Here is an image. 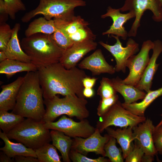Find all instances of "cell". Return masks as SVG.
<instances>
[{"instance_id":"74e56055","label":"cell","mask_w":162,"mask_h":162,"mask_svg":"<svg viewBox=\"0 0 162 162\" xmlns=\"http://www.w3.org/2000/svg\"><path fill=\"white\" fill-rule=\"evenodd\" d=\"M98 78L95 77L91 78L88 76L84 77L82 80V82L84 88H93Z\"/></svg>"},{"instance_id":"e575fe53","label":"cell","mask_w":162,"mask_h":162,"mask_svg":"<svg viewBox=\"0 0 162 162\" xmlns=\"http://www.w3.org/2000/svg\"><path fill=\"white\" fill-rule=\"evenodd\" d=\"M69 156L71 160L73 162H110L108 158L104 156L96 158H90L72 149L70 151Z\"/></svg>"},{"instance_id":"5bb4252c","label":"cell","mask_w":162,"mask_h":162,"mask_svg":"<svg viewBox=\"0 0 162 162\" xmlns=\"http://www.w3.org/2000/svg\"><path fill=\"white\" fill-rule=\"evenodd\" d=\"M154 128L152 121L148 118L133 127L134 140L142 149L145 155L153 157L158 154L153 137Z\"/></svg>"},{"instance_id":"f546056e","label":"cell","mask_w":162,"mask_h":162,"mask_svg":"<svg viewBox=\"0 0 162 162\" xmlns=\"http://www.w3.org/2000/svg\"><path fill=\"white\" fill-rule=\"evenodd\" d=\"M0 8L6 9L10 18L13 20L15 19L18 12L26 10L22 0H0Z\"/></svg>"},{"instance_id":"ab89813d","label":"cell","mask_w":162,"mask_h":162,"mask_svg":"<svg viewBox=\"0 0 162 162\" xmlns=\"http://www.w3.org/2000/svg\"><path fill=\"white\" fill-rule=\"evenodd\" d=\"M83 94L85 98H90L94 94V92L92 88H84L83 91Z\"/></svg>"},{"instance_id":"cb8c5ba5","label":"cell","mask_w":162,"mask_h":162,"mask_svg":"<svg viewBox=\"0 0 162 162\" xmlns=\"http://www.w3.org/2000/svg\"><path fill=\"white\" fill-rule=\"evenodd\" d=\"M146 93L141 102L130 104L124 103H122V105L134 114L140 116H145V112L146 109L156 98L162 95V87L156 90H151Z\"/></svg>"},{"instance_id":"f35d334b","label":"cell","mask_w":162,"mask_h":162,"mask_svg":"<svg viewBox=\"0 0 162 162\" xmlns=\"http://www.w3.org/2000/svg\"><path fill=\"white\" fill-rule=\"evenodd\" d=\"M14 158L16 162H39L37 158L32 156H17Z\"/></svg>"},{"instance_id":"ac0fdd59","label":"cell","mask_w":162,"mask_h":162,"mask_svg":"<svg viewBox=\"0 0 162 162\" xmlns=\"http://www.w3.org/2000/svg\"><path fill=\"white\" fill-rule=\"evenodd\" d=\"M24 79V77L20 76L12 82L1 86L2 90L0 93V110L8 111L13 109Z\"/></svg>"},{"instance_id":"d6a6232c","label":"cell","mask_w":162,"mask_h":162,"mask_svg":"<svg viewBox=\"0 0 162 162\" xmlns=\"http://www.w3.org/2000/svg\"><path fill=\"white\" fill-rule=\"evenodd\" d=\"M119 97L116 94L108 98L101 99L97 108V114L100 117L108 111L118 100Z\"/></svg>"},{"instance_id":"52a82bcc","label":"cell","mask_w":162,"mask_h":162,"mask_svg":"<svg viewBox=\"0 0 162 162\" xmlns=\"http://www.w3.org/2000/svg\"><path fill=\"white\" fill-rule=\"evenodd\" d=\"M146 119L145 116L136 115L125 109L118 100L106 113L99 117L96 128L101 133L110 126L133 127Z\"/></svg>"},{"instance_id":"8d00e7d4","label":"cell","mask_w":162,"mask_h":162,"mask_svg":"<svg viewBox=\"0 0 162 162\" xmlns=\"http://www.w3.org/2000/svg\"><path fill=\"white\" fill-rule=\"evenodd\" d=\"M153 137L154 146L158 153L162 155V124L155 127Z\"/></svg>"},{"instance_id":"9c48e42d","label":"cell","mask_w":162,"mask_h":162,"mask_svg":"<svg viewBox=\"0 0 162 162\" xmlns=\"http://www.w3.org/2000/svg\"><path fill=\"white\" fill-rule=\"evenodd\" d=\"M154 45V42L149 40L144 41L139 52L129 58L126 67L129 68V73L124 79H121L122 82L135 86L137 85L148 63L149 51Z\"/></svg>"},{"instance_id":"ba28073f","label":"cell","mask_w":162,"mask_h":162,"mask_svg":"<svg viewBox=\"0 0 162 162\" xmlns=\"http://www.w3.org/2000/svg\"><path fill=\"white\" fill-rule=\"evenodd\" d=\"M119 9L122 12L129 11L135 14L134 21L128 32L129 37L136 35L142 16L146 10L152 12V18L154 21H162V6L160 0H125L124 5Z\"/></svg>"},{"instance_id":"ee69618b","label":"cell","mask_w":162,"mask_h":162,"mask_svg":"<svg viewBox=\"0 0 162 162\" xmlns=\"http://www.w3.org/2000/svg\"><path fill=\"white\" fill-rule=\"evenodd\" d=\"M161 119L160 122L157 125H160L161 124H162V114L161 115Z\"/></svg>"},{"instance_id":"83f0119b","label":"cell","mask_w":162,"mask_h":162,"mask_svg":"<svg viewBox=\"0 0 162 162\" xmlns=\"http://www.w3.org/2000/svg\"><path fill=\"white\" fill-rule=\"evenodd\" d=\"M56 149L52 144L48 143L34 151L39 162H61L62 157Z\"/></svg>"},{"instance_id":"7c38bea8","label":"cell","mask_w":162,"mask_h":162,"mask_svg":"<svg viewBox=\"0 0 162 162\" xmlns=\"http://www.w3.org/2000/svg\"><path fill=\"white\" fill-rule=\"evenodd\" d=\"M100 133L99 130L96 128L94 133L87 138H73L71 149L86 156L89 153L92 152L105 157L104 146L110 136L107 134L103 136Z\"/></svg>"},{"instance_id":"d4e9b609","label":"cell","mask_w":162,"mask_h":162,"mask_svg":"<svg viewBox=\"0 0 162 162\" xmlns=\"http://www.w3.org/2000/svg\"><path fill=\"white\" fill-rule=\"evenodd\" d=\"M50 135L52 144L61 153L63 161L70 162L69 154L73 139L63 132L55 130H52Z\"/></svg>"},{"instance_id":"ffe728a7","label":"cell","mask_w":162,"mask_h":162,"mask_svg":"<svg viewBox=\"0 0 162 162\" xmlns=\"http://www.w3.org/2000/svg\"><path fill=\"white\" fill-rule=\"evenodd\" d=\"M20 25L16 23L12 28L11 37L4 51L7 58L24 62L32 63L30 58L22 49L18 37Z\"/></svg>"},{"instance_id":"4dcf8cb0","label":"cell","mask_w":162,"mask_h":162,"mask_svg":"<svg viewBox=\"0 0 162 162\" xmlns=\"http://www.w3.org/2000/svg\"><path fill=\"white\" fill-rule=\"evenodd\" d=\"M116 92L112 85L111 79L102 77L97 91V94L101 99L111 97L116 94Z\"/></svg>"},{"instance_id":"603a6c76","label":"cell","mask_w":162,"mask_h":162,"mask_svg":"<svg viewBox=\"0 0 162 162\" xmlns=\"http://www.w3.org/2000/svg\"><path fill=\"white\" fill-rule=\"evenodd\" d=\"M37 70V68L32 63L8 59L0 62V74H5L8 79L17 73Z\"/></svg>"},{"instance_id":"b9f144b4","label":"cell","mask_w":162,"mask_h":162,"mask_svg":"<svg viewBox=\"0 0 162 162\" xmlns=\"http://www.w3.org/2000/svg\"><path fill=\"white\" fill-rule=\"evenodd\" d=\"M154 160V157L144 154L142 162H152Z\"/></svg>"},{"instance_id":"d590c367","label":"cell","mask_w":162,"mask_h":162,"mask_svg":"<svg viewBox=\"0 0 162 162\" xmlns=\"http://www.w3.org/2000/svg\"><path fill=\"white\" fill-rule=\"evenodd\" d=\"M134 141L133 149L125 159V162H142L144 153L136 141Z\"/></svg>"},{"instance_id":"484cf974","label":"cell","mask_w":162,"mask_h":162,"mask_svg":"<svg viewBox=\"0 0 162 162\" xmlns=\"http://www.w3.org/2000/svg\"><path fill=\"white\" fill-rule=\"evenodd\" d=\"M56 29L53 19L48 20L44 17H40L30 23L25 32V35L26 37H28L37 33L52 34Z\"/></svg>"},{"instance_id":"e0dca14e","label":"cell","mask_w":162,"mask_h":162,"mask_svg":"<svg viewBox=\"0 0 162 162\" xmlns=\"http://www.w3.org/2000/svg\"><path fill=\"white\" fill-rule=\"evenodd\" d=\"M154 43L152 56L140 80L135 86L146 93L151 90L154 76L159 65L156 63V61L162 52V42L159 40H157L154 41Z\"/></svg>"},{"instance_id":"8992f818","label":"cell","mask_w":162,"mask_h":162,"mask_svg":"<svg viewBox=\"0 0 162 162\" xmlns=\"http://www.w3.org/2000/svg\"><path fill=\"white\" fill-rule=\"evenodd\" d=\"M83 0H39L38 6L26 13L22 17V22L27 23L38 15H42L47 20L52 18L68 19L74 15V10L78 7L85 6Z\"/></svg>"},{"instance_id":"30bf717a","label":"cell","mask_w":162,"mask_h":162,"mask_svg":"<svg viewBox=\"0 0 162 162\" xmlns=\"http://www.w3.org/2000/svg\"><path fill=\"white\" fill-rule=\"evenodd\" d=\"M44 126L49 130L60 131L73 138L76 137L87 138L92 134L96 129L86 118L76 122L65 115H63L56 122L45 123Z\"/></svg>"},{"instance_id":"6da1fadb","label":"cell","mask_w":162,"mask_h":162,"mask_svg":"<svg viewBox=\"0 0 162 162\" xmlns=\"http://www.w3.org/2000/svg\"><path fill=\"white\" fill-rule=\"evenodd\" d=\"M38 71L44 99L58 94L85 98L82 80L87 76L83 70L76 66L67 69L58 62L39 68Z\"/></svg>"},{"instance_id":"f6af8a7d","label":"cell","mask_w":162,"mask_h":162,"mask_svg":"<svg viewBox=\"0 0 162 162\" xmlns=\"http://www.w3.org/2000/svg\"><path fill=\"white\" fill-rule=\"evenodd\" d=\"M160 2L161 5L162 6V0H160Z\"/></svg>"},{"instance_id":"7bdbcfd3","label":"cell","mask_w":162,"mask_h":162,"mask_svg":"<svg viewBox=\"0 0 162 162\" xmlns=\"http://www.w3.org/2000/svg\"><path fill=\"white\" fill-rule=\"evenodd\" d=\"M7 56L4 51H0V62L4 61L7 59Z\"/></svg>"},{"instance_id":"9a60e30c","label":"cell","mask_w":162,"mask_h":162,"mask_svg":"<svg viewBox=\"0 0 162 162\" xmlns=\"http://www.w3.org/2000/svg\"><path fill=\"white\" fill-rule=\"evenodd\" d=\"M119 8L116 9L109 6L106 14L101 16L102 18L110 17L113 23L110 28L102 33L103 35L111 34L121 37L123 40H126L128 36V32L124 26V25L130 19L135 17V14L129 12L126 14L120 12Z\"/></svg>"},{"instance_id":"4316f807","label":"cell","mask_w":162,"mask_h":162,"mask_svg":"<svg viewBox=\"0 0 162 162\" xmlns=\"http://www.w3.org/2000/svg\"><path fill=\"white\" fill-rule=\"evenodd\" d=\"M24 117L8 111L0 110V128L7 134L24 120Z\"/></svg>"},{"instance_id":"5b68a950","label":"cell","mask_w":162,"mask_h":162,"mask_svg":"<svg viewBox=\"0 0 162 162\" xmlns=\"http://www.w3.org/2000/svg\"><path fill=\"white\" fill-rule=\"evenodd\" d=\"M49 130L42 121L27 118L6 134L10 139L35 150L51 141Z\"/></svg>"},{"instance_id":"277c9868","label":"cell","mask_w":162,"mask_h":162,"mask_svg":"<svg viewBox=\"0 0 162 162\" xmlns=\"http://www.w3.org/2000/svg\"><path fill=\"white\" fill-rule=\"evenodd\" d=\"M46 112L42 121L46 123L53 122L59 116L65 115L71 118L75 117L81 120L88 118L89 112L85 98L76 95H68L60 98L57 95L52 98L45 99Z\"/></svg>"},{"instance_id":"1f68e13d","label":"cell","mask_w":162,"mask_h":162,"mask_svg":"<svg viewBox=\"0 0 162 162\" xmlns=\"http://www.w3.org/2000/svg\"><path fill=\"white\" fill-rule=\"evenodd\" d=\"M51 36L57 45L64 50L70 48L74 43L61 29L56 26L55 31Z\"/></svg>"},{"instance_id":"f1b7e54d","label":"cell","mask_w":162,"mask_h":162,"mask_svg":"<svg viewBox=\"0 0 162 162\" xmlns=\"http://www.w3.org/2000/svg\"><path fill=\"white\" fill-rule=\"evenodd\" d=\"M116 140L110 136L108 141L105 144V157H107L111 162H123L124 161L122 149L118 148L116 145Z\"/></svg>"},{"instance_id":"4fadbf2b","label":"cell","mask_w":162,"mask_h":162,"mask_svg":"<svg viewBox=\"0 0 162 162\" xmlns=\"http://www.w3.org/2000/svg\"><path fill=\"white\" fill-rule=\"evenodd\" d=\"M97 45V43L92 40L75 42L64 51L59 62L67 69L75 67L85 55L95 49Z\"/></svg>"},{"instance_id":"836d02e7","label":"cell","mask_w":162,"mask_h":162,"mask_svg":"<svg viewBox=\"0 0 162 162\" xmlns=\"http://www.w3.org/2000/svg\"><path fill=\"white\" fill-rule=\"evenodd\" d=\"M13 30L6 22L0 23V51H4L12 34Z\"/></svg>"},{"instance_id":"8fae6325","label":"cell","mask_w":162,"mask_h":162,"mask_svg":"<svg viewBox=\"0 0 162 162\" xmlns=\"http://www.w3.org/2000/svg\"><path fill=\"white\" fill-rule=\"evenodd\" d=\"M116 40V43L111 45L100 41L99 44L109 51L115 59L116 64L115 67L116 72H126V64L129 58L135 55L139 50V44L133 39L129 38L125 47L122 46L119 37L112 35Z\"/></svg>"},{"instance_id":"60d3db41","label":"cell","mask_w":162,"mask_h":162,"mask_svg":"<svg viewBox=\"0 0 162 162\" xmlns=\"http://www.w3.org/2000/svg\"><path fill=\"white\" fill-rule=\"evenodd\" d=\"M0 162H12L14 160L11 158L7 155L3 151H0Z\"/></svg>"},{"instance_id":"2e32d148","label":"cell","mask_w":162,"mask_h":162,"mask_svg":"<svg viewBox=\"0 0 162 162\" xmlns=\"http://www.w3.org/2000/svg\"><path fill=\"white\" fill-rule=\"evenodd\" d=\"M79 68L91 71L92 76L107 73L112 74L116 71L115 67L106 61L100 49L96 50L90 55L85 58L78 64Z\"/></svg>"},{"instance_id":"3957f363","label":"cell","mask_w":162,"mask_h":162,"mask_svg":"<svg viewBox=\"0 0 162 162\" xmlns=\"http://www.w3.org/2000/svg\"><path fill=\"white\" fill-rule=\"evenodd\" d=\"M20 44L38 69L59 62L64 51L57 45L51 34H35L23 38Z\"/></svg>"},{"instance_id":"7402d4cb","label":"cell","mask_w":162,"mask_h":162,"mask_svg":"<svg viewBox=\"0 0 162 162\" xmlns=\"http://www.w3.org/2000/svg\"><path fill=\"white\" fill-rule=\"evenodd\" d=\"M0 138L3 140L4 146L0 148L8 156L14 158L17 156H32L37 158L34 150L27 147L20 143H14L11 141L6 134L0 131Z\"/></svg>"},{"instance_id":"44dd1931","label":"cell","mask_w":162,"mask_h":162,"mask_svg":"<svg viewBox=\"0 0 162 162\" xmlns=\"http://www.w3.org/2000/svg\"><path fill=\"white\" fill-rule=\"evenodd\" d=\"M112 85L117 92L123 97L124 103L130 104L139 100H142L146 92L141 90L136 87L121 82V79L117 76L111 79Z\"/></svg>"},{"instance_id":"d6986e66","label":"cell","mask_w":162,"mask_h":162,"mask_svg":"<svg viewBox=\"0 0 162 162\" xmlns=\"http://www.w3.org/2000/svg\"><path fill=\"white\" fill-rule=\"evenodd\" d=\"M107 134L110 136L115 138L120 145L122 149L124 159L132 151L134 141L133 127H128L120 128L114 130L110 127L106 128Z\"/></svg>"},{"instance_id":"7a4b0ae2","label":"cell","mask_w":162,"mask_h":162,"mask_svg":"<svg viewBox=\"0 0 162 162\" xmlns=\"http://www.w3.org/2000/svg\"><path fill=\"white\" fill-rule=\"evenodd\" d=\"M24 77L12 112L24 118L42 121L46 110L38 70L27 72Z\"/></svg>"}]
</instances>
